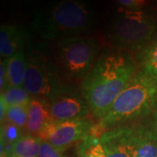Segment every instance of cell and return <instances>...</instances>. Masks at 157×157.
Segmentation results:
<instances>
[{"label": "cell", "instance_id": "e0dca14e", "mask_svg": "<svg viewBox=\"0 0 157 157\" xmlns=\"http://www.w3.org/2000/svg\"><path fill=\"white\" fill-rule=\"evenodd\" d=\"M28 121V105L9 107L4 121H8L18 127L25 132Z\"/></svg>", "mask_w": 157, "mask_h": 157}, {"label": "cell", "instance_id": "ba28073f", "mask_svg": "<svg viewBox=\"0 0 157 157\" xmlns=\"http://www.w3.org/2000/svg\"><path fill=\"white\" fill-rule=\"evenodd\" d=\"M53 121L85 118L90 108L81 92L63 85L47 100Z\"/></svg>", "mask_w": 157, "mask_h": 157}, {"label": "cell", "instance_id": "ac0fdd59", "mask_svg": "<svg viewBox=\"0 0 157 157\" xmlns=\"http://www.w3.org/2000/svg\"><path fill=\"white\" fill-rule=\"evenodd\" d=\"M140 59L143 71L157 75V40L141 51Z\"/></svg>", "mask_w": 157, "mask_h": 157}, {"label": "cell", "instance_id": "9a60e30c", "mask_svg": "<svg viewBox=\"0 0 157 157\" xmlns=\"http://www.w3.org/2000/svg\"><path fill=\"white\" fill-rule=\"evenodd\" d=\"M77 154L78 157H107L100 137L91 134L80 140Z\"/></svg>", "mask_w": 157, "mask_h": 157}, {"label": "cell", "instance_id": "3957f363", "mask_svg": "<svg viewBox=\"0 0 157 157\" xmlns=\"http://www.w3.org/2000/svg\"><path fill=\"white\" fill-rule=\"evenodd\" d=\"M93 24L92 12L81 0H61L39 11L33 20V28L48 40L77 37L87 32Z\"/></svg>", "mask_w": 157, "mask_h": 157}, {"label": "cell", "instance_id": "7c38bea8", "mask_svg": "<svg viewBox=\"0 0 157 157\" xmlns=\"http://www.w3.org/2000/svg\"><path fill=\"white\" fill-rule=\"evenodd\" d=\"M135 157H157V131L150 126L140 124L134 127Z\"/></svg>", "mask_w": 157, "mask_h": 157}, {"label": "cell", "instance_id": "ffe728a7", "mask_svg": "<svg viewBox=\"0 0 157 157\" xmlns=\"http://www.w3.org/2000/svg\"><path fill=\"white\" fill-rule=\"evenodd\" d=\"M117 1L122 8L132 10V11H140L147 4V0H117Z\"/></svg>", "mask_w": 157, "mask_h": 157}, {"label": "cell", "instance_id": "5b68a950", "mask_svg": "<svg viewBox=\"0 0 157 157\" xmlns=\"http://www.w3.org/2000/svg\"><path fill=\"white\" fill-rule=\"evenodd\" d=\"M59 59L63 72L73 78H83L96 61L99 45L90 37H71L59 40Z\"/></svg>", "mask_w": 157, "mask_h": 157}, {"label": "cell", "instance_id": "4fadbf2b", "mask_svg": "<svg viewBox=\"0 0 157 157\" xmlns=\"http://www.w3.org/2000/svg\"><path fill=\"white\" fill-rule=\"evenodd\" d=\"M8 78L7 88L11 86H24L25 75L27 67V55L25 51L7 59Z\"/></svg>", "mask_w": 157, "mask_h": 157}, {"label": "cell", "instance_id": "7402d4cb", "mask_svg": "<svg viewBox=\"0 0 157 157\" xmlns=\"http://www.w3.org/2000/svg\"><path fill=\"white\" fill-rule=\"evenodd\" d=\"M8 109H9V107H7L4 99L0 97V121H1V124L4 122V121L6 119Z\"/></svg>", "mask_w": 157, "mask_h": 157}, {"label": "cell", "instance_id": "30bf717a", "mask_svg": "<svg viewBox=\"0 0 157 157\" xmlns=\"http://www.w3.org/2000/svg\"><path fill=\"white\" fill-rule=\"evenodd\" d=\"M27 32L17 25H1L0 26V55L2 59H10L25 51L28 43Z\"/></svg>", "mask_w": 157, "mask_h": 157}, {"label": "cell", "instance_id": "cb8c5ba5", "mask_svg": "<svg viewBox=\"0 0 157 157\" xmlns=\"http://www.w3.org/2000/svg\"><path fill=\"white\" fill-rule=\"evenodd\" d=\"M9 157H11V156H9Z\"/></svg>", "mask_w": 157, "mask_h": 157}, {"label": "cell", "instance_id": "2e32d148", "mask_svg": "<svg viewBox=\"0 0 157 157\" xmlns=\"http://www.w3.org/2000/svg\"><path fill=\"white\" fill-rule=\"evenodd\" d=\"M1 98L4 99L7 107L25 106L29 105L32 100L31 95L24 86H11L1 94Z\"/></svg>", "mask_w": 157, "mask_h": 157}, {"label": "cell", "instance_id": "8fae6325", "mask_svg": "<svg viewBox=\"0 0 157 157\" xmlns=\"http://www.w3.org/2000/svg\"><path fill=\"white\" fill-rule=\"evenodd\" d=\"M52 121L48 101L45 99L32 98L28 105V121L25 128L26 134L39 136V133Z\"/></svg>", "mask_w": 157, "mask_h": 157}, {"label": "cell", "instance_id": "d6986e66", "mask_svg": "<svg viewBox=\"0 0 157 157\" xmlns=\"http://www.w3.org/2000/svg\"><path fill=\"white\" fill-rule=\"evenodd\" d=\"M39 157H67L64 153L58 151L47 141L42 140Z\"/></svg>", "mask_w": 157, "mask_h": 157}, {"label": "cell", "instance_id": "5bb4252c", "mask_svg": "<svg viewBox=\"0 0 157 157\" xmlns=\"http://www.w3.org/2000/svg\"><path fill=\"white\" fill-rule=\"evenodd\" d=\"M42 140L39 136L25 134L13 144L11 157H39Z\"/></svg>", "mask_w": 157, "mask_h": 157}, {"label": "cell", "instance_id": "6da1fadb", "mask_svg": "<svg viewBox=\"0 0 157 157\" xmlns=\"http://www.w3.org/2000/svg\"><path fill=\"white\" fill-rule=\"evenodd\" d=\"M133 59L127 53L108 52L99 57L82 78L81 94L90 111L101 119L135 75Z\"/></svg>", "mask_w": 157, "mask_h": 157}, {"label": "cell", "instance_id": "52a82bcc", "mask_svg": "<svg viewBox=\"0 0 157 157\" xmlns=\"http://www.w3.org/2000/svg\"><path fill=\"white\" fill-rule=\"evenodd\" d=\"M94 129L92 121L86 119H75L48 123L39 133V137L47 141L58 151L64 152L74 142L82 140Z\"/></svg>", "mask_w": 157, "mask_h": 157}, {"label": "cell", "instance_id": "9c48e42d", "mask_svg": "<svg viewBox=\"0 0 157 157\" xmlns=\"http://www.w3.org/2000/svg\"><path fill=\"white\" fill-rule=\"evenodd\" d=\"M107 157H135L134 127L116 126L100 136Z\"/></svg>", "mask_w": 157, "mask_h": 157}, {"label": "cell", "instance_id": "44dd1931", "mask_svg": "<svg viewBox=\"0 0 157 157\" xmlns=\"http://www.w3.org/2000/svg\"><path fill=\"white\" fill-rule=\"evenodd\" d=\"M8 78V61L7 59H1L0 63V91L1 94L7 89Z\"/></svg>", "mask_w": 157, "mask_h": 157}, {"label": "cell", "instance_id": "7a4b0ae2", "mask_svg": "<svg viewBox=\"0 0 157 157\" xmlns=\"http://www.w3.org/2000/svg\"><path fill=\"white\" fill-rule=\"evenodd\" d=\"M157 105V75L141 71L134 75L104 116L101 129L112 128L127 121L147 116Z\"/></svg>", "mask_w": 157, "mask_h": 157}, {"label": "cell", "instance_id": "8992f818", "mask_svg": "<svg viewBox=\"0 0 157 157\" xmlns=\"http://www.w3.org/2000/svg\"><path fill=\"white\" fill-rule=\"evenodd\" d=\"M63 84L54 64L41 49H33L27 55L24 87L33 98L48 100Z\"/></svg>", "mask_w": 157, "mask_h": 157}, {"label": "cell", "instance_id": "277c9868", "mask_svg": "<svg viewBox=\"0 0 157 157\" xmlns=\"http://www.w3.org/2000/svg\"><path fill=\"white\" fill-rule=\"evenodd\" d=\"M157 21L146 11L121 7L110 26V39L116 47L128 51H143L155 41Z\"/></svg>", "mask_w": 157, "mask_h": 157}, {"label": "cell", "instance_id": "603a6c76", "mask_svg": "<svg viewBox=\"0 0 157 157\" xmlns=\"http://www.w3.org/2000/svg\"><path fill=\"white\" fill-rule=\"evenodd\" d=\"M155 129L157 131V105L155 108Z\"/></svg>", "mask_w": 157, "mask_h": 157}]
</instances>
